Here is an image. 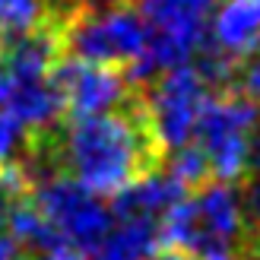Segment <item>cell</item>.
<instances>
[{"mask_svg": "<svg viewBox=\"0 0 260 260\" xmlns=\"http://www.w3.org/2000/svg\"><path fill=\"white\" fill-rule=\"evenodd\" d=\"M63 168L73 181L102 197H114L121 187L143 181L165 165V143L155 130L146 86L130 92L108 111L60 118Z\"/></svg>", "mask_w": 260, "mask_h": 260, "instance_id": "obj_1", "label": "cell"}, {"mask_svg": "<svg viewBox=\"0 0 260 260\" xmlns=\"http://www.w3.org/2000/svg\"><path fill=\"white\" fill-rule=\"evenodd\" d=\"M260 121V102L229 89L206 92L193 121L190 140L203 149L216 181H238L244 175V146L251 127Z\"/></svg>", "mask_w": 260, "mask_h": 260, "instance_id": "obj_2", "label": "cell"}, {"mask_svg": "<svg viewBox=\"0 0 260 260\" xmlns=\"http://www.w3.org/2000/svg\"><path fill=\"white\" fill-rule=\"evenodd\" d=\"M146 48V22L130 7H105L89 10L80 7L63 25V54L89 63L108 67H130Z\"/></svg>", "mask_w": 260, "mask_h": 260, "instance_id": "obj_3", "label": "cell"}, {"mask_svg": "<svg viewBox=\"0 0 260 260\" xmlns=\"http://www.w3.org/2000/svg\"><path fill=\"white\" fill-rule=\"evenodd\" d=\"M32 203L60 229V235L70 241V248H76L86 257H95L114 229L111 210H105L95 200V193H89L70 175H60L42 184L38 190H32Z\"/></svg>", "mask_w": 260, "mask_h": 260, "instance_id": "obj_4", "label": "cell"}, {"mask_svg": "<svg viewBox=\"0 0 260 260\" xmlns=\"http://www.w3.org/2000/svg\"><path fill=\"white\" fill-rule=\"evenodd\" d=\"M51 80L63 95V114H99L114 108L130 92L127 67H108V63H89L80 57L63 54L51 67Z\"/></svg>", "mask_w": 260, "mask_h": 260, "instance_id": "obj_5", "label": "cell"}, {"mask_svg": "<svg viewBox=\"0 0 260 260\" xmlns=\"http://www.w3.org/2000/svg\"><path fill=\"white\" fill-rule=\"evenodd\" d=\"M146 95H149L155 130H159V137L165 143V152L187 143L193 121H197V111L206 99V86L190 70V63L162 70L155 80L146 83Z\"/></svg>", "mask_w": 260, "mask_h": 260, "instance_id": "obj_6", "label": "cell"}, {"mask_svg": "<svg viewBox=\"0 0 260 260\" xmlns=\"http://www.w3.org/2000/svg\"><path fill=\"white\" fill-rule=\"evenodd\" d=\"M210 32L222 48L244 57L260 42V0H222Z\"/></svg>", "mask_w": 260, "mask_h": 260, "instance_id": "obj_7", "label": "cell"}, {"mask_svg": "<svg viewBox=\"0 0 260 260\" xmlns=\"http://www.w3.org/2000/svg\"><path fill=\"white\" fill-rule=\"evenodd\" d=\"M48 19L45 0H0V32H22Z\"/></svg>", "mask_w": 260, "mask_h": 260, "instance_id": "obj_8", "label": "cell"}, {"mask_svg": "<svg viewBox=\"0 0 260 260\" xmlns=\"http://www.w3.org/2000/svg\"><path fill=\"white\" fill-rule=\"evenodd\" d=\"M244 172H260V121L251 127L248 146H244Z\"/></svg>", "mask_w": 260, "mask_h": 260, "instance_id": "obj_9", "label": "cell"}, {"mask_svg": "<svg viewBox=\"0 0 260 260\" xmlns=\"http://www.w3.org/2000/svg\"><path fill=\"white\" fill-rule=\"evenodd\" d=\"M83 7L89 10H105V7H118V4H127V0H80Z\"/></svg>", "mask_w": 260, "mask_h": 260, "instance_id": "obj_10", "label": "cell"}]
</instances>
